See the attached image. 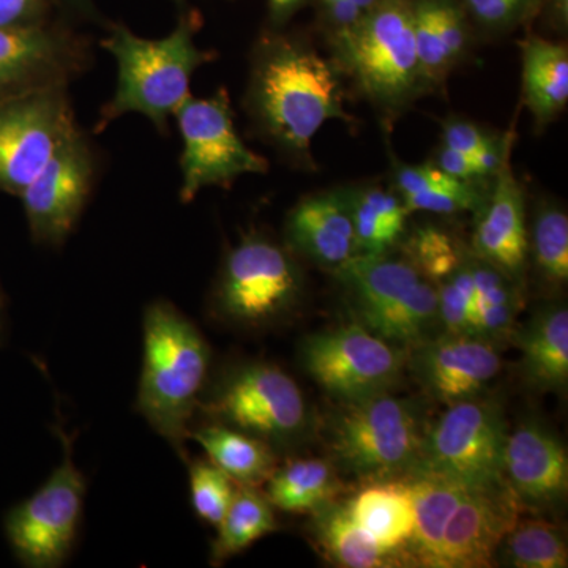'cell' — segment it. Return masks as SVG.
Here are the masks:
<instances>
[{"label": "cell", "instance_id": "1", "mask_svg": "<svg viewBox=\"0 0 568 568\" xmlns=\"http://www.w3.org/2000/svg\"><path fill=\"white\" fill-rule=\"evenodd\" d=\"M245 104L275 148L306 164L325 122L351 121L334 65L305 41L276 33L254 48Z\"/></svg>", "mask_w": 568, "mask_h": 568}, {"label": "cell", "instance_id": "2", "mask_svg": "<svg viewBox=\"0 0 568 568\" xmlns=\"http://www.w3.org/2000/svg\"><path fill=\"white\" fill-rule=\"evenodd\" d=\"M200 26L194 11L183 13L174 31L163 39H142L125 26H112L102 44L118 65V85L100 112L97 132L130 112L148 118L159 132L168 129V121L192 95L193 74L215 58V52L194 43Z\"/></svg>", "mask_w": 568, "mask_h": 568}, {"label": "cell", "instance_id": "3", "mask_svg": "<svg viewBox=\"0 0 568 568\" xmlns=\"http://www.w3.org/2000/svg\"><path fill=\"white\" fill-rule=\"evenodd\" d=\"M209 366L211 347L196 325L168 302L149 305L138 410L182 455Z\"/></svg>", "mask_w": 568, "mask_h": 568}, {"label": "cell", "instance_id": "4", "mask_svg": "<svg viewBox=\"0 0 568 568\" xmlns=\"http://www.w3.org/2000/svg\"><path fill=\"white\" fill-rule=\"evenodd\" d=\"M426 429L416 402L387 392L338 403L325 422L324 437L339 474L368 484L413 476Z\"/></svg>", "mask_w": 568, "mask_h": 568}, {"label": "cell", "instance_id": "5", "mask_svg": "<svg viewBox=\"0 0 568 568\" xmlns=\"http://www.w3.org/2000/svg\"><path fill=\"white\" fill-rule=\"evenodd\" d=\"M335 63L384 114H398L424 91L414 37L413 0H377L334 33Z\"/></svg>", "mask_w": 568, "mask_h": 568}, {"label": "cell", "instance_id": "6", "mask_svg": "<svg viewBox=\"0 0 568 568\" xmlns=\"http://www.w3.org/2000/svg\"><path fill=\"white\" fill-rule=\"evenodd\" d=\"M332 272L353 321L390 345L409 351L443 334L437 286L409 261L355 254Z\"/></svg>", "mask_w": 568, "mask_h": 568}, {"label": "cell", "instance_id": "7", "mask_svg": "<svg viewBox=\"0 0 568 568\" xmlns=\"http://www.w3.org/2000/svg\"><path fill=\"white\" fill-rule=\"evenodd\" d=\"M200 409L274 448L293 452L315 436L316 422L297 383L276 365H235L213 383Z\"/></svg>", "mask_w": 568, "mask_h": 568}, {"label": "cell", "instance_id": "8", "mask_svg": "<svg viewBox=\"0 0 568 568\" xmlns=\"http://www.w3.org/2000/svg\"><path fill=\"white\" fill-rule=\"evenodd\" d=\"M304 276L283 246L248 234L224 257L216 280V312L244 327H264L283 320L301 302Z\"/></svg>", "mask_w": 568, "mask_h": 568}, {"label": "cell", "instance_id": "9", "mask_svg": "<svg viewBox=\"0 0 568 568\" xmlns=\"http://www.w3.org/2000/svg\"><path fill=\"white\" fill-rule=\"evenodd\" d=\"M508 425L495 398L478 395L447 406L426 429L416 473L484 487L504 480ZM413 474V476H414Z\"/></svg>", "mask_w": 568, "mask_h": 568}, {"label": "cell", "instance_id": "10", "mask_svg": "<svg viewBox=\"0 0 568 568\" xmlns=\"http://www.w3.org/2000/svg\"><path fill=\"white\" fill-rule=\"evenodd\" d=\"M174 119L183 142L179 190L183 204L192 203L209 186L230 189L242 175L267 173V160L252 151L235 129L224 89L205 99L190 95Z\"/></svg>", "mask_w": 568, "mask_h": 568}, {"label": "cell", "instance_id": "11", "mask_svg": "<svg viewBox=\"0 0 568 568\" xmlns=\"http://www.w3.org/2000/svg\"><path fill=\"white\" fill-rule=\"evenodd\" d=\"M301 364L325 394L351 403L394 390L405 375L407 351L353 321L306 336Z\"/></svg>", "mask_w": 568, "mask_h": 568}, {"label": "cell", "instance_id": "12", "mask_svg": "<svg viewBox=\"0 0 568 568\" xmlns=\"http://www.w3.org/2000/svg\"><path fill=\"white\" fill-rule=\"evenodd\" d=\"M77 129L67 84L0 100V192L20 196Z\"/></svg>", "mask_w": 568, "mask_h": 568}, {"label": "cell", "instance_id": "13", "mask_svg": "<svg viewBox=\"0 0 568 568\" xmlns=\"http://www.w3.org/2000/svg\"><path fill=\"white\" fill-rule=\"evenodd\" d=\"M63 444L61 465L36 495L18 504L6 517L11 549L24 566L61 567L69 558L80 528L85 481L71 457V443L59 429Z\"/></svg>", "mask_w": 568, "mask_h": 568}, {"label": "cell", "instance_id": "14", "mask_svg": "<svg viewBox=\"0 0 568 568\" xmlns=\"http://www.w3.org/2000/svg\"><path fill=\"white\" fill-rule=\"evenodd\" d=\"M93 173L91 148L77 129L18 196L33 241L51 246L67 241L88 203Z\"/></svg>", "mask_w": 568, "mask_h": 568}, {"label": "cell", "instance_id": "15", "mask_svg": "<svg viewBox=\"0 0 568 568\" xmlns=\"http://www.w3.org/2000/svg\"><path fill=\"white\" fill-rule=\"evenodd\" d=\"M406 368L426 395L450 406L484 395L503 369V357L480 336L443 332L407 351Z\"/></svg>", "mask_w": 568, "mask_h": 568}, {"label": "cell", "instance_id": "16", "mask_svg": "<svg viewBox=\"0 0 568 568\" xmlns=\"http://www.w3.org/2000/svg\"><path fill=\"white\" fill-rule=\"evenodd\" d=\"M503 476L523 511L559 514L568 496L567 448L544 422L523 420L508 432Z\"/></svg>", "mask_w": 568, "mask_h": 568}, {"label": "cell", "instance_id": "17", "mask_svg": "<svg viewBox=\"0 0 568 568\" xmlns=\"http://www.w3.org/2000/svg\"><path fill=\"white\" fill-rule=\"evenodd\" d=\"M523 508L506 480L470 487L448 519L439 568L495 566L497 551Z\"/></svg>", "mask_w": 568, "mask_h": 568}, {"label": "cell", "instance_id": "18", "mask_svg": "<svg viewBox=\"0 0 568 568\" xmlns=\"http://www.w3.org/2000/svg\"><path fill=\"white\" fill-rule=\"evenodd\" d=\"M80 40L54 26L0 28V100L67 84L84 62Z\"/></svg>", "mask_w": 568, "mask_h": 568}, {"label": "cell", "instance_id": "19", "mask_svg": "<svg viewBox=\"0 0 568 568\" xmlns=\"http://www.w3.org/2000/svg\"><path fill=\"white\" fill-rule=\"evenodd\" d=\"M484 204L478 209L473 253L497 271L525 283L529 257L525 193L511 171L510 160L495 175Z\"/></svg>", "mask_w": 568, "mask_h": 568}, {"label": "cell", "instance_id": "20", "mask_svg": "<svg viewBox=\"0 0 568 568\" xmlns=\"http://www.w3.org/2000/svg\"><path fill=\"white\" fill-rule=\"evenodd\" d=\"M286 237L295 252L324 267H338L357 254L346 190L312 194L286 219Z\"/></svg>", "mask_w": 568, "mask_h": 568}, {"label": "cell", "instance_id": "21", "mask_svg": "<svg viewBox=\"0 0 568 568\" xmlns=\"http://www.w3.org/2000/svg\"><path fill=\"white\" fill-rule=\"evenodd\" d=\"M511 343L518 346L521 373L530 387L564 394L568 386V310L562 304L540 306Z\"/></svg>", "mask_w": 568, "mask_h": 568}, {"label": "cell", "instance_id": "22", "mask_svg": "<svg viewBox=\"0 0 568 568\" xmlns=\"http://www.w3.org/2000/svg\"><path fill=\"white\" fill-rule=\"evenodd\" d=\"M310 536L321 556L332 566L342 568L406 567L399 552L377 545L355 523L346 500L335 499L312 511Z\"/></svg>", "mask_w": 568, "mask_h": 568}, {"label": "cell", "instance_id": "23", "mask_svg": "<svg viewBox=\"0 0 568 568\" xmlns=\"http://www.w3.org/2000/svg\"><path fill=\"white\" fill-rule=\"evenodd\" d=\"M414 37L426 85L446 80L467 48L466 11L455 0H413Z\"/></svg>", "mask_w": 568, "mask_h": 568}, {"label": "cell", "instance_id": "24", "mask_svg": "<svg viewBox=\"0 0 568 568\" xmlns=\"http://www.w3.org/2000/svg\"><path fill=\"white\" fill-rule=\"evenodd\" d=\"M347 506L355 523L375 538L377 545L405 558V549L416 528V507L406 478L368 481L347 499Z\"/></svg>", "mask_w": 568, "mask_h": 568}, {"label": "cell", "instance_id": "25", "mask_svg": "<svg viewBox=\"0 0 568 568\" xmlns=\"http://www.w3.org/2000/svg\"><path fill=\"white\" fill-rule=\"evenodd\" d=\"M406 480L416 507V528L405 549L406 566L439 568L448 519L470 487L428 474H414Z\"/></svg>", "mask_w": 568, "mask_h": 568}, {"label": "cell", "instance_id": "26", "mask_svg": "<svg viewBox=\"0 0 568 568\" xmlns=\"http://www.w3.org/2000/svg\"><path fill=\"white\" fill-rule=\"evenodd\" d=\"M395 186L407 211L436 215L477 212L484 204L480 181H459L436 164L396 163Z\"/></svg>", "mask_w": 568, "mask_h": 568}, {"label": "cell", "instance_id": "27", "mask_svg": "<svg viewBox=\"0 0 568 568\" xmlns=\"http://www.w3.org/2000/svg\"><path fill=\"white\" fill-rule=\"evenodd\" d=\"M523 97L538 125L555 121L568 102L566 44L541 37L523 41Z\"/></svg>", "mask_w": 568, "mask_h": 568}, {"label": "cell", "instance_id": "28", "mask_svg": "<svg viewBox=\"0 0 568 568\" xmlns=\"http://www.w3.org/2000/svg\"><path fill=\"white\" fill-rule=\"evenodd\" d=\"M190 437L204 448L209 462L242 487L264 485L278 466L274 448L233 426L212 422L190 432Z\"/></svg>", "mask_w": 568, "mask_h": 568}, {"label": "cell", "instance_id": "29", "mask_svg": "<svg viewBox=\"0 0 568 568\" xmlns=\"http://www.w3.org/2000/svg\"><path fill=\"white\" fill-rule=\"evenodd\" d=\"M342 474L331 458H298L278 467L265 481L268 503L287 514H312L338 499Z\"/></svg>", "mask_w": 568, "mask_h": 568}, {"label": "cell", "instance_id": "30", "mask_svg": "<svg viewBox=\"0 0 568 568\" xmlns=\"http://www.w3.org/2000/svg\"><path fill=\"white\" fill-rule=\"evenodd\" d=\"M470 271L476 284V335L497 347L511 343L525 308V283L497 271L469 252Z\"/></svg>", "mask_w": 568, "mask_h": 568}, {"label": "cell", "instance_id": "31", "mask_svg": "<svg viewBox=\"0 0 568 568\" xmlns=\"http://www.w3.org/2000/svg\"><path fill=\"white\" fill-rule=\"evenodd\" d=\"M357 254H387L403 241L409 211L398 193L368 185L346 190Z\"/></svg>", "mask_w": 568, "mask_h": 568}, {"label": "cell", "instance_id": "32", "mask_svg": "<svg viewBox=\"0 0 568 568\" xmlns=\"http://www.w3.org/2000/svg\"><path fill=\"white\" fill-rule=\"evenodd\" d=\"M274 510L267 497L256 488L239 485L222 523L216 526L219 536L213 540L211 552L213 566H220L274 532L278 528Z\"/></svg>", "mask_w": 568, "mask_h": 568}, {"label": "cell", "instance_id": "33", "mask_svg": "<svg viewBox=\"0 0 568 568\" xmlns=\"http://www.w3.org/2000/svg\"><path fill=\"white\" fill-rule=\"evenodd\" d=\"M496 562L515 568H566V530L547 519L519 518L500 544Z\"/></svg>", "mask_w": 568, "mask_h": 568}, {"label": "cell", "instance_id": "34", "mask_svg": "<svg viewBox=\"0 0 568 568\" xmlns=\"http://www.w3.org/2000/svg\"><path fill=\"white\" fill-rule=\"evenodd\" d=\"M529 250L538 274L552 286L568 280V216L560 207L545 204L534 216Z\"/></svg>", "mask_w": 568, "mask_h": 568}, {"label": "cell", "instance_id": "35", "mask_svg": "<svg viewBox=\"0 0 568 568\" xmlns=\"http://www.w3.org/2000/svg\"><path fill=\"white\" fill-rule=\"evenodd\" d=\"M406 260L429 282L439 284L465 263L467 253L462 244L443 227H417L406 242Z\"/></svg>", "mask_w": 568, "mask_h": 568}, {"label": "cell", "instance_id": "36", "mask_svg": "<svg viewBox=\"0 0 568 568\" xmlns=\"http://www.w3.org/2000/svg\"><path fill=\"white\" fill-rule=\"evenodd\" d=\"M436 286L443 332L476 335V284L470 271L469 253L465 263Z\"/></svg>", "mask_w": 568, "mask_h": 568}, {"label": "cell", "instance_id": "37", "mask_svg": "<svg viewBox=\"0 0 568 568\" xmlns=\"http://www.w3.org/2000/svg\"><path fill=\"white\" fill-rule=\"evenodd\" d=\"M234 485L233 478L209 459L192 463L190 493H192V506L197 517L216 528L233 500Z\"/></svg>", "mask_w": 568, "mask_h": 568}, {"label": "cell", "instance_id": "38", "mask_svg": "<svg viewBox=\"0 0 568 568\" xmlns=\"http://www.w3.org/2000/svg\"><path fill=\"white\" fill-rule=\"evenodd\" d=\"M466 13L487 31L503 32L525 24L544 9L545 0H463Z\"/></svg>", "mask_w": 568, "mask_h": 568}, {"label": "cell", "instance_id": "39", "mask_svg": "<svg viewBox=\"0 0 568 568\" xmlns=\"http://www.w3.org/2000/svg\"><path fill=\"white\" fill-rule=\"evenodd\" d=\"M443 140L444 145L454 149L466 155H474L487 145L499 140L495 134L478 126L477 123L463 121V119H450L444 123Z\"/></svg>", "mask_w": 568, "mask_h": 568}, {"label": "cell", "instance_id": "40", "mask_svg": "<svg viewBox=\"0 0 568 568\" xmlns=\"http://www.w3.org/2000/svg\"><path fill=\"white\" fill-rule=\"evenodd\" d=\"M54 0H0V28L48 24Z\"/></svg>", "mask_w": 568, "mask_h": 568}, {"label": "cell", "instance_id": "41", "mask_svg": "<svg viewBox=\"0 0 568 568\" xmlns=\"http://www.w3.org/2000/svg\"><path fill=\"white\" fill-rule=\"evenodd\" d=\"M320 6L324 21L334 33L349 28L364 14L354 0H320Z\"/></svg>", "mask_w": 568, "mask_h": 568}, {"label": "cell", "instance_id": "42", "mask_svg": "<svg viewBox=\"0 0 568 568\" xmlns=\"http://www.w3.org/2000/svg\"><path fill=\"white\" fill-rule=\"evenodd\" d=\"M436 166L459 181H481L478 178L473 156L448 149L446 145H443L437 153Z\"/></svg>", "mask_w": 568, "mask_h": 568}, {"label": "cell", "instance_id": "43", "mask_svg": "<svg viewBox=\"0 0 568 568\" xmlns=\"http://www.w3.org/2000/svg\"><path fill=\"white\" fill-rule=\"evenodd\" d=\"M306 0H267L272 22L280 26L290 21L295 11L301 10Z\"/></svg>", "mask_w": 568, "mask_h": 568}, {"label": "cell", "instance_id": "44", "mask_svg": "<svg viewBox=\"0 0 568 568\" xmlns=\"http://www.w3.org/2000/svg\"><path fill=\"white\" fill-rule=\"evenodd\" d=\"M58 2L63 3V6L73 7V9L82 11V13H93L91 0H58ZM175 2H181V0H175Z\"/></svg>", "mask_w": 568, "mask_h": 568}, {"label": "cell", "instance_id": "45", "mask_svg": "<svg viewBox=\"0 0 568 568\" xmlns=\"http://www.w3.org/2000/svg\"><path fill=\"white\" fill-rule=\"evenodd\" d=\"M376 2L377 0H354L355 6H357L358 9L364 11V13L366 10L372 9V7L375 6Z\"/></svg>", "mask_w": 568, "mask_h": 568}, {"label": "cell", "instance_id": "46", "mask_svg": "<svg viewBox=\"0 0 568 568\" xmlns=\"http://www.w3.org/2000/svg\"><path fill=\"white\" fill-rule=\"evenodd\" d=\"M3 308H6V306H3V295L2 291H0V338H2L3 334Z\"/></svg>", "mask_w": 568, "mask_h": 568}]
</instances>
